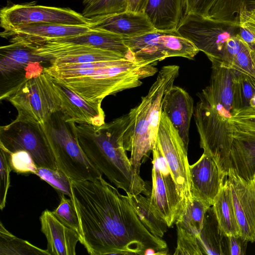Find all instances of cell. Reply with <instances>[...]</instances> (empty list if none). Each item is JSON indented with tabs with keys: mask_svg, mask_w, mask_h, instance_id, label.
I'll list each match as a JSON object with an SVG mask.
<instances>
[{
	"mask_svg": "<svg viewBox=\"0 0 255 255\" xmlns=\"http://www.w3.org/2000/svg\"><path fill=\"white\" fill-rule=\"evenodd\" d=\"M72 199L80 229V242L91 255H140L153 249L168 254L166 242L142 224L128 196L103 176L71 179Z\"/></svg>",
	"mask_w": 255,
	"mask_h": 255,
	"instance_id": "cell-1",
	"label": "cell"
},
{
	"mask_svg": "<svg viewBox=\"0 0 255 255\" xmlns=\"http://www.w3.org/2000/svg\"><path fill=\"white\" fill-rule=\"evenodd\" d=\"M211 67L209 84L197 93L199 100L193 115L200 147L215 161L225 179L231 168L232 135L236 128L232 120L238 113L234 91L238 72L222 67Z\"/></svg>",
	"mask_w": 255,
	"mask_h": 255,
	"instance_id": "cell-2",
	"label": "cell"
},
{
	"mask_svg": "<svg viewBox=\"0 0 255 255\" xmlns=\"http://www.w3.org/2000/svg\"><path fill=\"white\" fill-rule=\"evenodd\" d=\"M126 115L96 127L76 123L79 144L91 162L118 189L126 194L148 196L147 183L137 173L124 147Z\"/></svg>",
	"mask_w": 255,
	"mask_h": 255,
	"instance_id": "cell-3",
	"label": "cell"
},
{
	"mask_svg": "<svg viewBox=\"0 0 255 255\" xmlns=\"http://www.w3.org/2000/svg\"><path fill=\"white\" fill-rule=\"evenodd\" d=\"M157 63L128 58L98 68L62 70L49 65L44 71L85 100L102 103L108 96L140 86L157 72Z\"/></svg>",
	"mask_w": 255,
	"mask_h": 255,
	"instance_id": "cell-4",
	"label": "cell"
},
{
	"mask_svg": "<svg viewBox=\"0 0 255 255\" xmlns=\"http://www.w3.org/2000/svg\"><path fill=\"white\" fill-rule=\"evenodd\" d=\"M179 71V67L176 65L163 66L147 94L126 114L124 147L130 152L131 164L139 174L142 163L156 143L163 97L173 85Z\"/></svg>",
	"mask_w": 255,
	"mask_h": 255,
	"instance_id": "cell-5",
	"label": "cell"
},
{
	"mask_svg": "<svg viewBox=\"0 0 255 255\" xmlns=\"http://www.w3.org/2000/svg\"><path fill=\"white\" fill-rule=\"evenodd\" d=\"M40 126L58 169L71 180L95 179L102 176L80 146L76 123L61 110L52 113Z\"/></svg>",
	"mask_w": 255,
	"mask_h": 255,
	"instance_id": "cell-6",
	"label": "cell"
},
{
	"mask_svg": "<svg viewBox=\"0 0 255 255\" xmlns=\"http://www.w3.org/2000/svg\"><path fill=\"white\" fill-rule=\"evenodd\" d=\"M0 47V100H6L23 83L44 72L42 63L50 60L35 53L29 43L9 40Z\"/></svg>",
	"mask_w": 255,
	"mask_h": 255,
	"instance_id": "cell-7",
	"label": "cell"
},
{
	"mask_svg": "<svg viewBox=\"0 0 255 255\" xmlns=\"http://www.w3.org/2000/svg\"><path fill=\"white\" fill-rule=\"evenodd\" d=\"M7 100L16 109V118L40 125L61 110V101L53 81L45 71L21 85Z\"/></svg>",
	"mask_w": 255,
	"mask_h": 255,
	"instance_id": "cell-8",
	"label": "cell"
},
{
	"mask_svg": "<svg viewBox=\"0 0 255 255\" xmlns=\"http://www.w3.org/2000/svg\"><path fill=\"white\" fill-rule=\"evenodd\" d=\"M240 25L187 14L177 31L192 42L207 56L212 66H217L228 39L238 34Z\"/></svg>",
	"mask_w": 255,
	"mask_h": 255,
	"instance_id": "cell-9",
	"label": "cell"
},
{
	"mask_svg": "<svg viewBox=\"0 0 255 255\" xmlns=\"http://www.w3.org/2000/svg\"><path fill=\"white\" fill-rule=\"evenodd\" d=\"M152 187L148 197L149 208L168 227H171L183 212L181 198L168 164L158 144L152 150Z\"/></svg>",
	"mask_w": 255,
	"mask_h": 255,
	"instance_id": "cell-10",
	"label": "cell"
},
{
	"mask_svg": "<svg viewBox=\"0 0 255 255\" xmlns=\"http://www.w3.org/2000/svg\"><path fill=\"white\" fill-rule=\"evenodd\" d=\"M0 148L9 152L23 150L38 167L58 169L40 124L16 118L0 128Z\"/></svg>",
	"mask_w": 255,
	"mask_h": 255,
	"instance_id": "cell-11",
	"label": "cell"
},
{
	"mask_svg": "<svg viewBox=\"0 0 255 255\" xmlns=\"http://www.w3.org/2000/svg\"><path fill=\"white\" fill-rule=\"evenodd\" d=\"M123 40L135 59L139 60L159 62L171 57L193 59L200 51L177 30H155Z\"/></svg>",
	"mask_w": 255,
	"mask_h": 255,
	"instance_id": "cell-12",
	"label": "cell"
},
{
	"mask_svg": "<svg viewBox=\"0 0 255 255\" xmlns=\"http://www.w3.org/2000/svg\"><path fill=\"white\" fill-rule=\"evenodd\" d=\"M0 22L3 31L29 24L88 25L92 23L91 19L70 8L38 5L35 1L3 7L0 11Z\"/></svg>",
	"mask_w": 255,
	"mask_h": 255,
	"instance_id": "cell-13",
	"label": "cell"
},
{
	"mask_svg": "<svg viewBox=\"0 0 255 255\" xmlns=\"http://www.w3.org/2000/svg\"><path fill=\"white\" fill-rule=\"evenodd\" d=\"M156 143L159 145L176 183L185 207L191 202L190 164L187 150L178 131L162 111Z\"/></svg>",
	"mask_w": 255,
	"mask_h": 255,
	"instance_id": "cell-14",
	"label": "cell"
},
{
	"mask_svg": "<svg viewBox=\"0 0 255 255\" xmlns=\"http://www.w3.org/2000/svg\"><path fill=\"white\" fill-rule=\"evenodd\" d=\"M227 178L231 189L241 236L253 243L255 242V182L245 180L231 168Z\"/></svg>",
	"mask_w": 255,
	"mask_h": 255,
	"instance_id": "cell-15",
	"label": "cell"
},
{
	"mask_svg": "<svg viewBox=\"0 0 255 255\" xmlns=\"http://www.w3.org/2000/svg\"><path fill=\"white\" fill-rule=\"evenodd\" d=\"M189 169L193 197L212 206L224 180L215 161L203 153Z\"/></svg>",
	"mask_w": 255,
	"mask_h": 255,
	"instance_id": "cell-16",
	"label": "cell"
},
{
	"mask_svg": "<svg viewBox=\"0 0 255 255\" xmlns=\"http://www.w3.org/2000/svg\"><path fill=\"white\" fill-rule=\"evenodd\" d=\"M93 22L88 25L53 24H29L2 31L0 36L10 40L19 41L33 45L46 41L77 36L91 30Z\"/></svg>",
	"mask_w": 255,
	"mask_h": 255,
	"instance_id": "cell-17",
	"label": "cell"
},
{
	"mask_svg": "<svg viewBox=\"0 0 255 255\" xmlns=\"http://www.w3.org/2000/svg\"><path fill=\"white\" fill-rule=\"evenodd\" d=\"M51 78L61 101V110L72 120L76 123H85L96 127L105 123V114L101 107L102 103L87 101L63 83Z\"/></svg>",
	"mask_w": 255,
	"mask_h": 255,
	"instance_id": "cell-18",
	"label": "cell"
},
{
	"mask_svg": "<svg viewBox=\"0 0 255 255\" xmlns=\"http://www.w3.org/2000/svg\"><path fill=\"white\" fill-rule=\"evenodd\" d=\"M194 110L193 99L182 88L173 85L166 91L162 99V111L178 131L187 149Z\"/></svg>",
	"mask_w": 255,
	"mask_h": 255,
	"instance_id": "cell-19",
	"label": "cell"
},
{
	"mask_svg": "<svg viewBox=\"0 0 255 255\" xmlns=\"http://www.w3.org/2000/svg\"><path fill=\"white\" fill-rule=\"evenodd\" d=\"M40 221L49 255H76V245L80 242V236L76 231L61 222L47 209L42 213Z\"/></svg>",
	"mask_w": 255,
	"mask_h": 255,
	"instance_id": "cell-20",
	"label": "cell"
},
{
	"mask_svg": "<svg viewBox=\"0 0 255 255\" xmlns=\"http://www.w3.org/2000/svg\"><path fill=\"white\" fill-rule=\"evenodd\" d=\"M91 20L92 28L117 34L123 38L138 36L156 30L144 12L127 10Z\"/></svg>",
	"mask_w": 255,
	"mask_h": 255,
	"instance_id": "cell-21",
	"label": "cell"
},
{
	"mask_svg": "<svg viewBox=\"0 0 255 255\" xmlns=\"http://www.w3.org/2000/svg\"><path fill=\"white\" fill-rule=\"evenodd\" d=\"M231 168L247 181L255 172V131L235 128L232 135Z\"/></svg>",
	"mask_w": 255,
	"mask_h": 255,
	"instance_id": "cell-22",
	"label": "cell"
},
{
	"mask_svg": "<svg viewBox=\"0 0 255 255\" xmlns=\"http://www.w3.org/2000/svg\"><path fill=\"white\" fill-rule=\"evenodd\" d=\"M186 0H148L143 12L156 30H176L186 15Z\"/></svg>",
	"mask_w": 255,
	"mask_h": 255,
	"instance_id": "cell-23",
	"label": "cell"
},
{
	"mask_svg": "<svg viewBox=\"0 0 255 255\" xmlns=\"http://www.w3.org/2000/svg\"><path fill=\"white\" fill-rule=\"evenodd\" d=\"M46 41L90 47L112 51L126 57H134L125 44L123 37L116 34L93 28L90 31L81 35Z\"/></svg>",
	"mask_w": 255,
	"mask_h": 255,
	"instance_id": "cell-24",
	"label": "cell"
},
{
	"mask_svg": "<svg viewBox=\"0 0 255 255\" xmlns=\"http://www.w3.org/2000/svg\"><path fill=\"white\" fill-rule=\"evenodd\" d=\"M197 239L203 255H228L227 236L219 225L212 206L206 212Z\"/></svg>",
	"mask_w": 255,
	"mask_h": 255,
	"instance_id": "cell-25",
	"label": "cell"
},
{
	"mask_svg": "<svg viewBox=\"0 0 255 255\" xmlns=\"http://www.w3.org/2000/svg\"><path fill=\"white\" fill-rule=\"evenodd\" d=\"M219 225L227 236H241L233 202L230 183L227 178L216 197L212 206Z\"/></svg>",
	"mask_w": 255,
	"mask_h": 255,
	"instance_id": "cell-26",
	"label": "cell"
},
{
	"mask_svg": "<svg viewBox=\"0 0 255 255\" xmlns=\"http://www.w3.org/2000/svg\"><path fill=\"white\" fill-rule=\"evenodd\" d=\"M129 201L139 220L153 235L162 238L168 228L167 224L158 219L150 210L148 197L141 194L134 195L127 194Z\"/></svg>",
	"mask_w": 255,
	"mask_h": 255,
	"instance_id": "cell-27",
	"label": "cell"
},
{
	"mask_svg": "<svg viewBox=\"0 0 255 255\" xmlns=\"http://www.w3.org/2000/svg\"><path fill=\"white\" fill-rule=\"evenodd\" d=\"M209 207L201 200L193 197L192 201L187 203L177 219L175 223L176 227L197 237L202 228L205 214Z\"/></svg>",
	"mask_w": 255,
	"mask_h": 255,
	"instance_id": "cell-28",
	"label": "cell"
},
{
	"mask_svg": "<svg viewBox=\"0 0 255 255\" xmlns=\"http://www.w3.org/2000/svg\"><path fill=\"white\" fill-rule=\"evenodd\" d=\"M0 255H49L46 250L17 238L0 223Z\"/></svg>",
	"mask_w": 255,
	"mask_h": 255,
	"instance_id": "cell-29",
	"label": "cell"
},
{
	"mask_svg": "<svg viewBox=\"0 0 255 255\" xmlns=\"http://www.w3.org/2000/svg\"><path fill=\"white\" fill-rule=\"evenodd\" d=\"M234 91L238 112L255 107V82L251 78L238 72L234 80Z\"/></svg>",
	"mask_w": 255,
	"mask_h": 255,
	"instance_id": "cell-30",
	"label": "cell"
},
{
	"mask_svg": "<svg viewBox=\"0 0 255 255\" xmlns=\"http://www.w3.org/2000/svg\"><path fill=\"white\" fill-rule=\"evenodd\" d=\"M128 6V0H97L86 5L82 14L95 19L126 11Z\"/></svg>",
	"mask_w": 255,
	"mask_h": 255,
	"instance_id": "cell-31",
	"label": "cell"
},
{
	"mask_svg": "<svg viewBox=\"0 0 255 255\" xmlns=\"http://www.w3.org/2000/svg\"><path fill=\"white\" fill-rule=\"evenodd\" d=\"M36 175L51 185L59 194L72 197L71 179L59 169L38 167Z\"/></svg>",
	"mask_w": 255,
	"mask_h": 255,
	"instance_id": "cell-32",
	"label": "cell"
},
{
	"mask_svg": "<svg viewBox=\"0 0 255 255\" xmlns=\"http://www.w3.org/2000/svg\"><path fill=\"white\" fill-rule=\"evenodd\" d=\"M241 41V49L235 57L230 69L248 76L255 82V52L242 39Z\"/></svg>",
	"mask_w": 255,
	"mask_h": 255,
	"instance_id": "cell-33",
	"label": "cell"
},
{
	"mask_svg": "<svg viewBox=\"0 0 255 255\" xmlns=\"http://www.w3.org/2000/svg\"><path fill=\"white\" fill-rule=\"evenodd\" d=\"M5 151L7 154L11 171L17 174L36 175L38 167L28 152L23 150L12 152Z\"/></svg>",
	"mask_w": 255,
	"mask_h": 255,
	"instance_id": "cell-34",
	"label": "cell"
},
{
	"mask_svg": "<svg viewBox=\"0 0 255 255\" xmlns=\"http://www.w3.org/2000/svg\"><path fill=\"white\" fill-rule=\"evenodd\" d=\"M65 195L59 194L60 201L53 214L61 222L76 231L80 236V229L77 214L71 198H67Z\"/></svg>",
	"mask_w": 255,
	"mask_h": 255,
	"instance_id": "cell-35",
	"label": "cell"
},
{
	"mask_svg": "<svg viewBox=\"0 0 255 255\" xmlns=\"http://www.w3.org/2000/svg\"><path fill=\"white\" fill-rule=\"evenodd\" d=\"M177 228V244L174 255H202L197 237Z\"/></svg>",
	"mask_w": 255,
	"mask_h": 255,
	"instance_id": "cell-36",
	"label": "cell"
},
{
	"mask_svg": "<svg viewBox=\"0 0 255 255\" xmlns=\"http://www.w3.org/2000/svg\"><path fill=\"white\" fill-rule=\"evenodd\" d=\"M0 209L2 210L5 206L11 169L7 154L1 148H0Z\"/></svg>",
	"mask_w": 255,
	"mask_h": 255,
	"instance_id": "cell-37",
	"label": "cell"
},
{
	"mask_svg": "<svg viewBox=\"0 0 255 255\" xmlns=\"http://www.w3.org/2000/svg\"><path fill=\"white\" fill-rule=\"evenodd\" d=\"M220 0H186V13L210 18Z\"/></svg>",
	"mask_w": 255,
	"mask_h": 255,
	"instance_id": "cell-38",
	"label": "cell"
},
{
	"mask_svg": "<svg viewBox=\"0 0 255 255\" xmlns=\"http://www.w3.org/2000/svg\"><path fill=\"white\" fill-rule=\"evenodd\" d=\"M232 122L237 129L255 131V107L240 110Z\"/></svg>",
	"mask_w": 255,
	"mask_h": 255,
	"instance_id": "cell-39",
	"label": "cell"
},
{
	"mask_svg": "<svg viewBox=\"0 0 255 255\" xmlns=\"http://www.w3.org/2000/svg\"><path fill=\"white\" fill-rule=\"evenodd\" d=\"M241 38L238 34L228 39L217 66L230 68L235 57L241 49Z\"/></svg>",
	"mask_w": 255,
	"mask_h": 255,
	"instance_id": "cell-40",
	"label": "cell"
},
{
	"mask_svg": "<svg viewBox=\"0 0 255 255\" xmlns=\"http://www.w3.org/2000/svg\"><path fill=\"white\" fill-rule=\"evenodd\" d=\"M227 245L228 255H244L246 254L248 243L241 236H228Z\"/></svg>",
	"mask_w": 255,
	"mask_h": 255,
	"instance_id": "cell-41",
	"label": "cell"
},
{
	"mask_svg": "<svg viewBox=\"0 0 255 255\" xmlns=\"http://www.w3.org/2000/svg\"><path fill=\"white\" fill-rule=\"evenodd\" d=\"M238 33L241 39L255 52V29L250 26L241 25Z\"/></svg>",
	"mask_w": 255,
	"mask_h": 255,
	"instance_id": "cell-42",
	"label": "cell"
},
{
	"mask_svg": "<svg viewBox=\"0 0 255 255\" xmlns=\"http://www.w3.org/2000/svg\"><path fill=\"white\" fill-rule=\"evenodd\" d=\"M239 25L248 26L255 29V8L248 10L244 5L241 6Z\"/></svg>",
	"mask_w": 255,
	"mask_h": 255,
	"instance_id": "cell-43",
	"label": "cell"
},
{
	"mask_svg": "<svg viewBox=\"0 0 255 255\" xmlns=\"http://www.w3.org/2000/svg\"><path fill=\"white\" fill-rule=\"evenodd\" d=\"M148 0H128V10L133 12H143Z\"/></svg>",
	"mask_w": 255,
	"mask_h": 255,
	"instance_id": "cell-44",
	"label": "cell"
},
{
	"mask_svg": "<svg viewBox=\"0 0 255 255\" xmlns=\"http://www.w3.org/2000/svg\"><path fill=\"white\" fill-rule=\"evenodd\" d=\"M241 5H244L248 10L255 8V0H239Z\"/></svg>",
	"mask_w": 255,
	"mask_h": 255,
	"instance_id": "cell-45",
	"label": "cell"
},
{
	"mask_svg": "<svg viewBox=\"0 0 255 255\" xmlns=\"http://www.w3.org/2000/svg\"><path fill=\"white\" fill-rule=\"evenodd\" d=\"M97 0H83V3L85 5L96 1Z\"/></svg>",
	"mask_w": 255,
	"mask_h": 255,
	"instance_id": "cell-46",
	"label": "cell"
},
{
	"mask_svg": "<svg viewBox=\"0 0 255 255\" xmlns=\"http://www.w3.org/2000/svg\"><path fill=\"white\" fill-rule=\"evenodd\" d=\"M255 182V172L254 174V176H253V179Z\"/></svg>",
	"mask_w": 255,
	"mask_h": 255,
	"instance_id": "cell-47",
	"label": "cell"
}]
</instances>
